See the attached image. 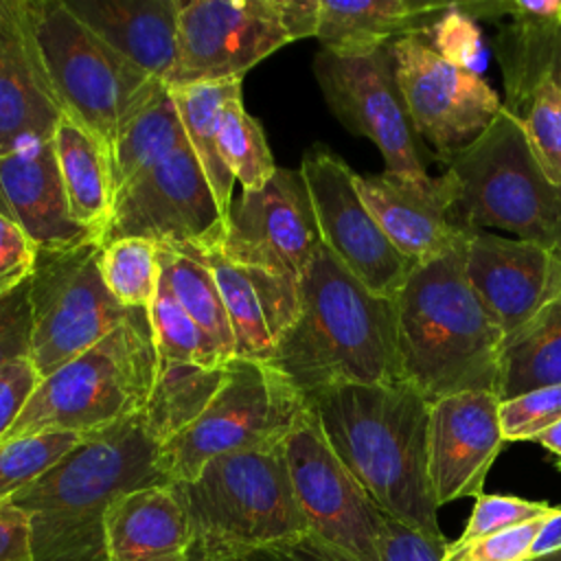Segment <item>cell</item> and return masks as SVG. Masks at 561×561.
<instances>
[{"label": "cell", "mask_w": 561, "mask_h": 561, "mask_svg": "<svg viewBox=\"0 0 561 561\" xmlns=\"http://www.w3.org/2000/svg\"><path fill=\"white\" fill-rule=\"evenodd\" d=\"M329 445L390 519L445 539L430 480V403L405 381L307 394Z\"/></svg>", "instance_id": "1"}, {"label": "cell", "mask_w": 561, "mask_h": 561, "mask_svg": "<svg viewBox=\"0 0 561 561\" xmlns=\"http://www.w3.org/2000/svg\"><path fill=\"white\" fill-rule=\"evenodd\" d=\"M270 366L305 397L346 383H397L394 298L366 289L324 245L300 278V313Z\"/></svg>", "instance_id": "2"}, {"label": "cell", "mask_w": 561, "mask_h": 561, "mask_svg": "<svg viewBox=\"0 0 561 561\" xmlns=\"http://www.w3.org/2000/svg\"><path fill=\"white\" fill-rule=\"evenodd\" d=\"M142 414L85 434L53 469L11 497L31 517L33 561H107L105 513L123 493L169 484Z\"/></svg>", "instance_id": "3"}, {"label": "cell", "mask_w": 561, "mask_h": 561, "mask_svg": "<svg viewBox=\"0 0 561 561\" xmlns=\"http://www.w3.org/2000/svg\"><path fill=\"white\" fill-rule=\"evenodd\" d=\"M465 245L414 265L394 296L401 379L427 403L497 388L504 333L469 285Z\"/></svg>", "instance_id": "4"}, {"label": "cell", "mask_w": 561, "mask_h": 561, "mask_svg": "<svg viewBox=\"0 0 561 561\" xmlns=\"http://www.w3.org/2000/svg\"><path fill=\"white\" fill-rule=\"evenodd\" d=\"M171 486L186 511L193 541L208 550H276L309 535L283 443L217 456L193 480Z\"/></svg>", "instance_id": "5"}, {"label": "cell", "mask_w": 561, "mask_h": 561, "mask_svg": "<svg viewBox=\"0 0 561 561\" xmlns=\"http://www.w3.org/2000/svg\"><path fill=\"white\" fill-rule=\"evenodd\" d=\"M158 370L149 311L138 309L85 353L44 377L4 440L39 432L92 434L149 401Z\"/></svg>", "instance_id": "6"}, {"label": "cell", "mask_w": 561, "mask_h": 561, "mask_svg": "<svg viewBox=\"0 0 561 561\" xmlns=\"http://www.w3.org/2000/svg\"><path fill=\"white\" fill-rule=\"evenodd\" d=\"M447 171L458 182L451 215L460 230L500 228L561 256V186L546 178L513 114L502 110Z\"/></svg>", "instance_id": "7"}, {"label": "cell", "mask_w": 561, "mask_h": 561, "mask_svg": "<svg viewBox=\"0 0 561 561\" xmlns=\"http://www.w3.org/2000/svg\"><path fill=\"white\" fill-rule=\"evenodd\" d=\"M24 24L61 114L112 151L123 118L156 79L92 33L64 0H24Z\"/></svg>", "instance_id": "8"}, {"label": "cell", "mask_w": 561, "mask_h": 561, "mask_svg": "<svg viewBox=\"0 0 561 561\" xmlns=\"http://www.w3.org/2000/svg\"><path fill=\"white\" fill-rule=\"evenodd\" d=\"M226 368L202 416L158 449V469L169 484L193 480L217 456L285 443L309 408L307 397L270 364L230 359Z\"/></svg>", "instance_id": "9"}, {"label": "cell", "mask_w": 561, "mask_h": 561, "mask_svg": "<svg viewBox=\"0 0 561 561\" xmlns=\"http://www.w3.org/2000/svg\"><path fill=\"white\" fill-rule=\"evenodd\" d=\"M101 241L70 250H39L28 278L31 353L39 377L72 362L138 309L123 307L101 274ZM147 311V309H145Z\"/></svg>", "instance_id": "10"}, {"label": "cell", "mask_w": 561, "mask_h": 561, "mask_svg": "<svg viewBox=\"0 0 561 561\" xmlns=\"http://www.w3.org/2000/svg\"><path fill=\"white\" fill-rule=\"evenodd\" d=\"M224 228L226 221L213 188L186 138L142 164L116 188L101 245L118 239H147L169 245L217 248Z\"/></svg>", "instance_id": "11"}, {"label": "cell", "mask_w": 561, "mask_h": 561, "mask_svg": "<svg viewBox=\"0 0 561 561\" xmlns=\"http://www.w3.org/2000/svg\"><path fill=\"white\" fill-rule=\"evenodd\" d=\"M283 447L309 535L353 561H379L386 515L337 458L311 408Z\"/></svg>", "instance_id": "12"}, {"label": "cell", "mask_w": 561, "mask_h": 561, "mask_svg": "<svg viewBox=\"0 0 561 561\" xmlns=\"http://www.w3.org/2000/svg\"><path fill=\"white\" fill-rule=\"evenodd\" d=\"M388 50L412 127L440 162L482 136L504 110L482 75L445 61L423 35L399 37Z\"/></svg>", "instance_id": "13"}, {"label": "cell", "mask_w": 561, "mask_h": 561, "mask_svg": "<svg viewBox=\"0 0 561 561\" xmlns=\"http://www.w3.org/2000/svg\"><path fill=\"white\" fill-rule=\"evenodd\" d=\"M322 245L373 294L394 298L414 267L383 234L364 204L355 171L331 149L313 145L300 162Z\"/></svg>", "instance_id": "14"}, {"label": "cell", "mask_w": 561, "mask_h": 561, "mask_svg": "<svg viewBox=\"0 0 561 561\" xmlns=\"http://www.w3.org/2000/svg\"><path fill=\"white\" fill-rule=\"evenodd\" d=\"M313 75L335 118L351 134L377 145L386 171L403 178L427 175L425 149L408 116L388 46L359 57H340L320 48Z\"/></svg>", "instance_id": "15"}, {"label": "cell", "mask_w": 561, "mask_h": 561, "mask_svg": "<svg viewBox=\"0 0 561 561\" xmlns=\"http://www.w3.org/2000/svg\"><path fill=\"white\" fill-rule=\"evenodd\" d=\"M278 0H184L169 88L241 79L289 44Z\"/></svg>", "instance_id": "16"}, {"label": "cell", "mask_w": 561, "mask_h": 561, "mask_svg": "<svg viewBox=\"0 0 561 561\" xmlns=\"http://www.w3.org/2000/svg\"><path fill=\"white\" fill-rule=\"evenodd\" d=\"M322 245L305 178L276 169L259 191H243L232 202L219 252L243 267L300 280Z\"/></svg>", "instance_id": "17"}, {"label": "cell", "mask_w": 561, "mask_h": 561, "mask_svg": "<svg viewBox=\"0 0 561 561\" xmlns=\"http://www.w3.org/2000/svg\"><path fill=\"white\" fill-rule=\"evenodd\" d=\"M469 285L504 337L561 294V256L522 239L473 230L465 245Z\"/></svg>", "instance_id": "18"}, {"label": "cell", "mask_w": 561, "mask_h": 561, "mask_svg": "<svg viewBox=\"0 0 561 561\" xmlns=\"http://www.w3.org/2000/svg\"><path fill=\"white\" fill-rule=\"evenodd\" d=\"M355 184L383 234L412 265L445 256L469 237L451 215L458 182L449 171L438 178H403L383 171L355 175Z\"/></svg>", "instance_id": "19"}, {"label": "cell", "mask_w": 561, "mask_h": 561, "mask_svg": "<svg viewBox=\"0 0 561 561\" xmlns=\"http://www.w3.org/2000/svg\"><path fill=\"white\" fill-rule=\"evenodd\" d=\"M430 480L438 506L482 495L486 473L504 447L500 399L467 390L430 403Z\"/></svg>", "instance_id": "20"}, {"label": "cell", "mask_w": 561, "mask_h": 561, "mask_svg": "<svg viewBox=\"0 0 561 561\" xmlns=\"http://www.w3.org/2000/svg\"><path fill=\"white\" fill-rule=\"evenodd\" d=\"M0 215L13 219L39 250H70L99 239L70 215L53 138L0 156Z\"/></svg>", "instance_id": "21"}, {"label": "cell", "mask_w": 561, "mask_h": 561, "mask_svg": "<svg viewBox=\"0 0 561 561\" xmlns=\"http://www.w3.org/2000/svg\"><path fill=\"white\" fill-rule=\"evenodd\" d=\"M191 248L210 267L219 287L234 337V359L270 364L300 313V280L237 265L219 248Z\"/></svg>", "instance_id": "22"}, {"label": "cell", "mask_w": 561, "mask_h": 561, "mask_svg": "<svg viewBox=\"0 0 561 561\" xmlns=\"http://www.w3.org/2000/svg\"><path fill=\"white\" fill-rule=\"evenodd\" d=\"M456 7L473 20L511 18L497 28L493 50L506 90L504 110L519 121L537 88L552 77L561 46V0L456 2Z\"/></svg>", "instance_id": "23"}, {"label": "cell", "mask_w": 561, "mask_h": 561, "mask_svg": "<svg viewBox=\"0 0 561 561\" xmlns=\"http://www.w3.org/2000/svg\"><path fill=\"white\" fill-rule=\"evenodd\" d=\"M116 53L167 81L178 55V20L184 0H64Z\"/></svg>", "instance_id": "24"}, {"label": "cell", "mask_w": 561, "mask_h": 561, "mask_svg": "<svg viewBox=\"0 0 561 561\" xmlns=\"http://www.w3.org/2000/svg\"><path fill=\"white\" fill-rule=\"evenodd\" d=\"M191 543V524L171 484L127 491L107 506V561H188Z\"/></svg>", "instance_id": "25"}, {"label": "cell", "mask_w": 561, "mask_h": 561, "mask_svg": "<svg viewBox=\"0 0 561 561\" xmlns=\"http://www.w3.org/2000/svg\"><path fill=\"white\" fill-rule=\"evenodd\" d=\"M61 116L31 46L22 7V13L0 28V156L53 138Z\"/></svg>", "instance_id": "26"}, {"label": "cell", "mask_w": 561, "mask_h": 561, "mask_svg": "<svg viewBox=\"0 0 561 561\" xmlns=\"http://www.w3.org/2000/svg\"><path fill=\"white\" fill-rule=\"evenodd\" d=\"M454 2L320 0L316 39L340 57L370 55L399 37L427 33Z\"/></svg>", "instance_id": "27"}, {"label": "cell", "mask_w": 561, "mask_h": 561, "mask_svg": "<svg viewBox=\"0 0 561 561\" xmlns=\"http://www.w3.org/2000/svg\"><path fill=\"white\" fill-rule=\"evenodd\" d=\"M53 142L70 215L101 241L116 195L112 151L101 138L66 116H61Z\"/></svg>", "instance_id": "28"}, {"label": "cell", "mask_w": 561, "mask_h": 561, "mask_svg": "<svg viewBox=\"0 0 561 561\" xmlns=\"http://www.w3.org/2000/svg\"><path fill=\"white\" fill-rule=\"evenodd\" d=\"M546 386H561V294L504 337L495 394L506 401Z\"/></svg>", "instance_id": "29"}, {"label": "cell", "mask_w": 561, "mask_h": 561, "mask_svg": "<svg viewBox=\"0 0 561 561\" xmlns=\"http://www.w3.org/2000/svg\"><path fill=\"white\" fill-rule=\"evenodd\" d=\"M169 90L178 107L180 123L184 127L188 145L206 173L219 213L226 221L232 206V186L237 180L219 156L217 131L226 103L241 96V79L191 83Z\"/></svg>", "instance_id": "30"}, {"label": "cell", "mask_w": 561, "mask_h": 561, "mask_svg": "<svg viewBox=\"0 0 561 561\" xmlns=\"http://www.w3.org/2000/svg\"><path fill=\"white\" fill-rule=\"evenodd\" d=\"M226 375V364L204 368L197 364L158 359L156 381L140 412L149 434L162 445L186 430L215 399Z\"/></svg>", "instance_id": "31"}, {"label": "cell", "mask_w": 561, "mask_h": 561, "mask_svg": "<svg viewBox=\"0 0 561 561\" xmlns=\"http://www.w3.org/2000/svg\"><path fill=\"white\" fill-rule=\"evenodd\" d=\"M186 140L178 107L164 81H153L142 99L123 118L112 145L114 188L149 160Z\"/></svg>", "instance_id": "32"}, {"label": "cell", "mask_w": 561, "mask_h": 561, "mask_svg": "<svg viewBox=\"0 0 561 561\" xmlns=\"http://www.w3.org/2000/svg\"><path fill=\"white\" fill-rule=\"evenodd\" d=\"M160 278L184 311L213 337L224 362L234 359L230 320L210 267L191 245L156 243Z\"/></svg>", "instance_id": "33"}, {"label": "cell", "mask_w": 561, "mask_h": 561, "mask_svg": "<svg viewBox=\"0 0 561 561\" xmlns=\"http://www.w3.org/2000/svg\"><path fill=\"white\" fill-rule=\"evenodd\" d=\"M149 324L160 362L197 364L204 368L226 364L213 337L184 311L162 278L149 307Z\"/></svg>", "instance_id": "34"}, {"label": "cell", "mask_w": 561, "mask_h": 561, "mask_svg": "<svg viewBox=\"0 0 561 561\" xmlns=\"http://www.w3.org/2000/svg\"><path fill=\"white\" fill-rule=\"evenodd\" d=\"M217 147L224 164L243 191L263 188L278 169L261 123L245 112L241 96L228 101L221 112Z\"/></svg>", "instance_id": "35"}, {"label": "cell", "mask_w": 561, "mask_h": 561, "mask_svg": "<svg viewBox=\"0 0 561 561\" xmlns=\"http://www.w3.org/2000/svg\"><path fill=\"white\" fill-rule=\"evenodd\" d=\"M101 274L110 294L123 307L149 311L160 283L156 243L147 239H118L103 245Z\"/></svg>", "instance_id": "36"}, {"label": "cell", "mask_w": 561, "mask_h": 561, "mask_svg": "<svg viewBox=\"0 0 561 561\" xmlns=\"http://www.w3.org/2000/svg\"><path fill=\"white\" fill-rule=\"evenodd\" d=\"M85 434L39 432L0 443V502L33 484L72 451Z\"/></svg>", "instance_id": "37"}, {"label": "cell", "mask_w": 561, "mask_h": 561, "mask_svg": "<svg viewBox=\"0 0 561 561\" xmlns=\"http://www.w3.org/2000/svg\"><path fill=\"white\" fill-rule=\"evenodd\" d=\"M449 541L447 539H430L390 517H386L379 561H440L445 557ZM283 561H353L346 554L324 546L311 535L276 548Z\"/></svg>", "instance_id": "38"}, {"label": "cell", "mask_w": 561, "mask_h": 561, "mask_svg": "<svg viewBox=\"0 0 561 561\" xmlns=\"http://www.w3.org/2000/svg\"><path fill=\"white\" fill-rule=\"evenodd\" d=\"M519 123L541 171L561 186V90L552 77L537 88Z\"/></svg>", "instance_id": "39"}, {"label": "cell", "mask_w": 561, "mask_h": 561, "mask_svg": "<svg viewBox=\"0 0 561 561\" xmlns=\"http://www.w3.org/2000/svg\"><path fill=\"white\" fill-rule=\"evenodd\" d=\"M554 506L539 500H524L517 495H497V493H482L476 497V504L471 508L469 522L462 530V535L451 541L445 550V554H456L462 548L471 546L478 539L491 537L495 533L508 530L513 526L526 524L535 517H541L550 513Z\"/></svg>", "instance_id": "40"}, {"label": "cell", "mask_w": 561, "mask_h": 561, "mask_svg": "<svg viewBox=\"0 0 561 561\" xmlns=\"http://www.w3.org/2000/svg\"><path fill=\"white\" fill-rule=\"evenodd\" d=\"M423 39L443 57L445 61L480 75L486 66V48L482 33L473 18L462 13L456 2L438 18V22L423 33Z\"/></svg>", "instance_id": "41"}, {"label": "cell", "mask_w": 561, "mask_h": 561, "mask_svg": "<svg viewBox=\"0 0 561 561\" xmlns=\"http://www.w3.org/2000/svg\"><path fill=\"white\" fill-rule=\"evenodd\" d=\"M561 421V386H546L500 401V425L506 443L535 440Z\"/></svg>", "instance_id": "42"}, {"label": "cell", "mask_w": 561, "mask_h": 561, "mask_svg": "<svg viewBox=\"0 0 561 561\" xmlns=\"http://www.w3.org/2000/svg\"><path fill=\"white\" fill-rule=\"evenodd\" d=\"M554 508L541 517L526 522V524H519L508 530L495 533L491 537L478 539L456 554H445L440 561H528L530 548H533L541 526L546 524V519L554 513Z\"/></svg>", "instance_id": "43"}, {"label": "cell", "mask_w": 561, "mask_h": 561, "mask_svg": "<svg viewBox=\"0 0 561 561\" xmlns=\"http://www.w3.org/2000/svg\"><path fill=\"white\" fill-rule=\"evenodd\" d=\"M31 300L28 280L18 289L0 296V368L11 359L31 353Z\"/></svg>", "instance_id": "44"}, {"label": "cell", "mask_w": 561, "mask_h": 561, "mask_svg": "<svg viewBox=\"0 0 561 561\" xmlns=\"http://www.w3.org/2000/svg\"><path fill=\"white\" fill-rule=\"evenodd\" d=\"M37 252L35 241L13 219L0 215V296L31 278Z\"/></svg>", "instance_id": "45"}, {"label": "cell", "mask_w": 561, "mask_h": 561, "mask_svg": "<svg viewBox=\"0 0 561 561\" xmlns=\"http://www.w3.org/2000/svg\"><path fill=\"white\" fill-rule=\"evenodd\" d=\"M42 377L28 357L11 359L0 368V443L20 419Z\"/></svg>", "instance_id": "46"}, {"label": "cell", "mask_w": 561, "mask_h": 561, "mask_svg": "<svg viewBox=\"0 0 561 561\" xmlns=\"http://www.w3.org/2000/svg\"><path fill=\"white\" fill-rule=\"evenodd\" d=\"M0 561H33L31 517L11 500L0 502Z\"/></svg>", "instance_id": "47"}, {"label": "cell", "mask_w": 561, "mask_h": 561, "mask_svg": "<svg viewBox=\"0 0 561 561\" xmlns=\"http://www.w3.org/2000/svg\"><path fill=\"white\" fill-rule=\"evenodd\" d=\"M278 15L291 42L316 37L320 22V0H278Z\"/></svg>", "instance_id": "48"}, {"label": "cell", "mask_w": 561, "mask_h": 561, "mask_svg": "<svg viewBox=\"0 0 561 561\" xmlns=\"http://www.w3.org/2000/svg\"><path fill=\"white\" fill-rule=\"evenodd\" d=\"M559 550H561V506H557L554 513L541 526V530H539V535H537V539L530 548L528 561L543 559V557L554 554Z\"/></svg>", "instance_id": "49"}, {"label": "cell", "mask_w": 561, "mask_h": 561, "mask_svg": "<svg viewBox=\"0 0 561 561\" xmlns=\"http://www.w3.org/2000/svg\"><path fill=\"white\" fill-rule=\"evenodd\" d=\"M188 561H283L276 550H256V552H221L208 550L197 541L191 543Z\"/></svg>", "instance_id": "50"}, {"label": "cell", "mask_w": 561, "mask_h": 561, "mask_svg": "<svg viewBox=\"0 0 561 561\" xmlns=\"http://www.w3.org/2000/svg\"><path fill=\"white\" fill-rule=\"evenodd\" d=\"M535 443H539L541 447H546L554 458H557V469L561 471V421H557L554 425H550L548 430H543Z\"/></svg>", "instance_id": "51"}, {"label": "cell", "mask_w": 561, "mask_h": 561, "mask_svg": "<svg viewBox=\"0 0 561 561\" xmlns=\"http://www.w3.org/2000/svg\"><path fill=\"white\" fill-rule=\"evenodd\" d=\"M24 0H0V28L22 13Z\"/></svg>", "instance_id": "52"}, {"label": "cell", "mask_w": 561, "mask_h": 561, "mask_svg": "<svg viewBox=\"0 0 561 561\" xmlns=\"http://www.w3.org/2000/svg\"><path fill=\"white\" fill-rule=\"evenodd\" d=\"M552 79H554L557 88L561 90V46H559L557 57H554V64H552Z\"/></svg>", "instance_id": "53"}, {"label": "cell", "mask_w": 561, "mask_h": 561, "mask_svg": "<svg viewBox=\"0 0 561 561\" xmlns=\"http://www.w3.org/2000/svg\"><path fill=\"white\" fill-rule=\"evenodd\" d=\"M535 561H561V550L554 552V554H548V557H543V559H535Z\"/></svg>", "instance_id": "54"}]
</instances>
